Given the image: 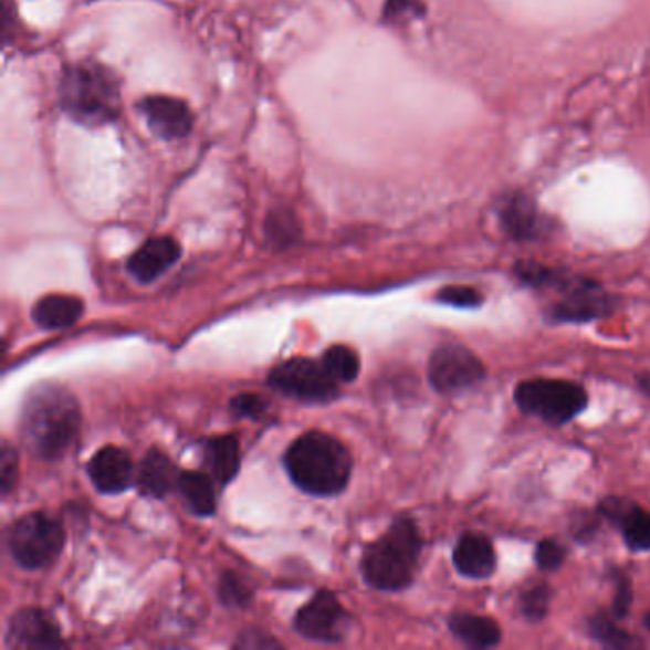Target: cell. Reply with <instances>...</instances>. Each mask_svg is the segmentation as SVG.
Wrapping results in <instances>:
<instances>
[{"label": "cell", "mask_w": 650, "mask_h": 650, "mask_svg": "<svg viewBox=\"0 0 650 650\" xmlns=\"http://www.w3.org/2000/svg\"><path fill=\"white\" fill-rule=\"evenodd\" d=\"M449 628L452 636L473 649H491L502 641L499 623L489 616L452 615Z\"/></svg>", "instance_id": "cell-20"}, {"label": "cell", "mask_w": 650, "mask_h": 650, "mask_svg": "<svg viewBox=\"0 0 650 650\" xmlns=\"http://www.w3.org/2000/svg\"><path fill=\"white\" fill-rule=\"evenodd\" d=\"M321 363L326 368V373L331 374L338 384L354 381L359 376V355L355 354L352 347L333 346L326 349Z\"/></svg>", "instance_id": "cell-24"}, {"label": "cell", "mask_w": 650, "mask_h": 650, "mask_svg": "<svg viewBox=\"0 0 650 650\" xmlns=\"http://www.w3.org/2000/svg\"><path fill=\"white\" fill-rule=\"evenodd\" d=\"M237 649H279L281 643L263 631H244L235 641Z\"/></svg>", "instance_id": "cell-33"}, {"label": "cell", "mask_w": 650, "mask_h": 650, "mask_svg": "<svg viewBox=\"0 0 650 650\" xmlns=\"http://www.w3.org/2000/svg\"><path fill=\"white\" fill-rule=\"evenodd\" d=\"M502 223L505 231L520 241L538 239L546 231L544 220L526 201L507 202V207L502 210Z\"/></svg>", "instance_id": "cell-22"}, {"label": "cell", "mask_w": 650, "mask_h": 650, "mask_svg": "<svg viewBox=\"0 0 650 650\" xmlns=\"http://www.w3.org/2000/svg\"><path fill=\"white\" fill-rule=\"evenodd\" d=\"M637 384H639L641 391H643V394L647 395V397L650 399V374H643V376H639Z\"/></svg>", "instance_id": "cell-34"}, {"label": "cell", "mask_w": 650, "mask_h": 650, "mask_svg": "<svg viewBox=\"0 0 650 650\" xmlns=\"http://www.w3.org/2000/svg\"><path fill=\"white\" fill-rule=\"evenodd\" d=\"M231 410L242 418H258L265 410V401L260 395H237L235 399L231 401Z\"/></svg>", "instance_id": "cell-32"}, {"label": "cell", "mask_w": 650, "mask_h": 650, "mask_svg": "<svg viewBox=\"0 0 650 650\" xmlns=\"http://www.w3.org/2000/svg\"><path fill=\"white\" fill-rule=\"evenodd\" d=\"M241 447L235 436H220L208 439L205 444V468L218 484H228L239 473Z\"/></svg>", "instance_id": "cell-19"}, {"label": "cell", "mask_w": 650, "mask_h": 650, "mask_svg": "<svg viewBox=\"0 0 650 650\" xmlns=\"http://www.w3.org/2000/svg\"><path fill=\"white\" fill-rule=\"evenodd\" d=\"M265 229H268V237H270L271 241L275 242V244H281V247H289L300 235L296 218L286 210H275L270 216Z\"/></svg>", "instance_id": "cell-26"}, {"label": "cell", "mask_w": 650, "mask_h": 650, "mask_svg": "<svg viewBox=\"0 0 650 650\" xmlns=\"http://www.w3.org/2000/svg\"><path fill=\"white\" fill-rule=\"evenodd\" d=\"M136 107L146 117L147 125L157 138L174 141L187 138L193 130V113L189 105L178 97L147 96L139 99Z\"/></svg>", "instance_id": "cell-10"}, {"label": "cell", "mask_w": 650, "mask_h": 650, "mask_svg": "<svg viewBox=\"0 0 650 650\" xmlns=\"http://www.w3.org/2000/svg\"><path fill=\"white\" fill-rule=\"evenodd\" d=\"M84 304L81 297L67 294H49L33 305V321L44 331H63L75 325L83 317Z\"/></svg>", "instance_id": "cell-18"}, {"label": "cell", "mask_w": 650, "mask_h": 650, "mask_svg": "<svg viewBox=\"0 0 650 650\" xmlns=\"http://www.w3.org/2000/svg\"><path fill=\"white\" fill-rule=\"evenodd\" d=\"M60 105L78 125L102 126L120 113L117 75L97 62L73 63L60 81Z\"/></svg>", "instance_id": "cell-3"}, {"label": "cell", "mask_w": 650, "mask_h": 650, "mask_svg": "<svg viewBox=\"0 0 650 650\" xmlns=\"http://www.w3.org/2000/svg\"><path fill=\"white\" fill-rule=\"evenodd\" d=\"M214 483V479L205 471H184L181 473L178 492H180L189 512L199 515V517H208L216 512L218 502H216Z\"/></svg>", "instance_id": "cell-21"}, {"label": "cell", "mask_w": 650, "mask_h": 650, "mask_svg": "<svg viewBox=\"0 0 650 650\" xmlns=\"http://www.w3.org/2000/svg\"><path fill=\"white\" fill-rule=\"evenodd\" d=\"M644 626L650 630V612L649 615L644 616Z\"/></svg>", "instance_id": "cell-35"}, {"label": "cell", "mask_w": 650, "mask_h": 650, "mask_svg": "<svg viewBox=\"0 0 650 650\" xmlns=\"http://www.w3.org/2000/svg\"><path fill=\"white\" fill-rule=\"evenodd\" d=\"M552 588L547 584H538L534 588H528L521 594L520 610L521 615L525 616L526 620L531 622H539L544 620L549 610V602H552Z\"/></svg>", "instance_id": "cell-25"}, {"label": "cell", "mask_w": 650, "mask_h": 650, "mask_svg": "<svg viewBox=\"0 0 650 650\" xmlns=\"http://www.w3.org/2000/svg\"><path fill=\"white\" fill-rule=\"evenodd\" d=\"M486 368L478 355L464 346L437 347L428 365L429 384L443 395L462 394L484 380Z\"/></svg>", "instance_id": "cell-8"}, {"label": "cell", "mask_w": 650, "mask_h": 650, "mask_svg": "<svg viewBox=\"0 0 650 650\" xmlns=\"http://www.w3.org/2000/svg\"><path fill=\"white\" fill-rule=\"evenodd\" d=\"M565 557H567L565 546L557 539L552 538L542 539L536 546V552H534L536 565L544 573H554V570L560 568V565L565 563Z\"/></svg>", "instance_id": "cell-28"}, {"label": "cell", "mask_w": 650, "mask_h": 650, "mask_svg": "<svg viewBox=\"0 0 650 650\" xmlns=\"http://www.w3.org/2000/svg\"><path fill=\"white\" fill-rule=\"evenodd\" d=\"M589 633L595 641L609 647V649H636V647H643V643L631 636L628 631L622 630L615 620H610L609 616L597 615L589 618Z\"/></svg>", "instance_id": "cell-23"}, {"label": "cell", "mask_w": 650, "mask_h": 650, "mask_svg": "<svg viewBox=\"0 0 650 650\" xmlns=\"http://www.w3.org/2000/svg\"><path fill=\"white\" fill-rule=\"evenodd\" d=\"M615 584L616 591L615 602H612V612H615V618L620 620V618H623V616L630 612V605L631 599H633V594H631L630 580H628L626 576L620 575V573H616Z\"/></svg>", "instance_id": "cell-31"}, {"label": "cell", "mask_w": 650, "mask_h": 650, "mask_svg": "<svg viewBox=\"0 0 650 650\" xmlns=\"http://www.w3.org/2000/svg\"><path fill=\"white\" fill-rule=\"evenodd\" d=\"M18 481V452L14 447L4 441L0 452V484H2V496H8Z\"/></svg>", "instance_id": "cell-30"}, {"label": "cell", "mask_w": 650, "mask_h": 650, "mask_svg": "<svg viewBox=\"0 0 650 650\" xmlns=\"http://www.w3.org/2000/svg\"><path fill=\"white\" fill-rule=\"evenodd\" d=\"M423 539L415 521L399 517L388 533L365 549L360 568L368 586L380 591H401L410 586L422 554Z\"/></svg>", "instance_id": "cell-4"}, {"label": "cell", "mask_w": 650, "mask_h": 650, "mask_svg": "<svg viewBox=\"0 0 650 650\" xmlns=\"http://www.w3.org/2000/svg\"><path fill=\"white\" fill-rule=\"evenodd\" d=\"M437 302L441 304L452 305V307H462V310H471L483 304V294L471 289V286H460V284H452V286H444L437 292Z\"/></svg>", "instance_id": "cell-27"}, {"label": "cell", "mask_w": 650, "mask_h": 650, "mask_svg": "<svg viewBox=\"0 0 650 650\" xmlns=\"http://www.w3.org/2000/svg\"><path fill=\"white\" fill-rule=\"evenodd\" d=\"M515 402L525 415L549 426H563L586 409L588 394L575 381L536 378L521 381L515 388Z\"/></svg>", "instance_id": "cell-6"}, {"label": "cell", "mask_w": 650, "mask_h": 650, "mask_svg": "<svg viewBox=\"0 0 650 650\" xmlns=\"http://www.w3.org/2000/svg\"><path fill=\"white\" fill-rule=\"evenodd\" d=\"M271 388L304 402H328L338 395V381L326 373L323 363L313 359H289L270 373Z\"/></svg>", "instance_id": "cell-7"}, {"label": "cell", "mask_w": 650, "mask_h": 650, "mask_svg": "<svg viewBox=\"0 0 650 650\" xmlns=\"http://www.w3.org/2000/svg\"><path fill=\"white\" fill-rule=\"evenodd\" d=\"M616 297L589 281L578 291L563 294V300L552 305L546 317L552 323H591L615 312Z\"/></svg>", "instance_id": "cell-12"}, {"label": "cell", "mask_w": 650, "mask_h": 650, "mask_svg": "<svg viewBox=\"0 0 650 650\" xmlns=\"http://www.w3.org/2000/svg\"><path fill=\"white\" fill-rule=\"evenodd\" d=\"M602 517L620 526L626 544L633 552L650 549V512L628 502V500L610 499L599 507Z\"/></svg>", "instance_id": "cell-15"}, {"label": "cell", "mask_w": 650, "mask_h": 650, "mask_svg": "<svg viewBox=\"0 0 650 650\" xmlns=\"http://www.w3.org/2000/svg\"><path fill=\"white\" fill-rule=\"evenodd\" d=\"M181 256L180 242L172 237H155L144 242L126 263L132 277L147 284L167 273Z\"/></svg>", "instance_id": "cell-13"}, {"label": "cell", "mask_w": 650, "mask_h": 650, "mask_svg": "<svg viewBox=\"0 0 650 650\" xmlns=\"http://www.w3.org/2000/svg\"><path fill=\"white\" fill-rule=\"evenodd\" d=\"M284 465L297 489L313 496H334L349 483L354 460L336 437L307 431L289 447Z\"/></svg>", "instance_id": "cell-2"}, {"label": "cell", "mask_w": 650, "mask_h": 650, "mask_svg": "<svg viewBox=\"0 0 650 650\" xmlns=\"http://www.w3.org/2000/svg\"><path fill=\"white\" fill-rule=\"evenodd\" d=\"M88 475L97 491L104 494H118L130 489L136 478L132 458L125 449L104 447L96 452L88 464Z\"/></svg>", "instance_id": "cell-14"}, {"label": "cell", "mask_w": 650, "mask_h": 650, "mask_svg": "<svg viewBox=\"0 0 650 650\" xmlns=\"http://www.w3.org/2000/svg\"><path fill=\"white\" fill-rule=\"evenodd\" d=\"M65 528L49 513L23 515L8 531V549L25 570H41L62 554Z\"/></svg>", "instance_id": "cell-5"}, {"label": "cell", "mask_w": 650, "mask_h": 650, "mask_svg": "<svg viewBox=\"0 0 650 650\" xmlns=\"http://www.w3.org/2000/svg\"><path fill=\"white\" fill-rule=\"evenodd\" d=\"M180 475V471L176 470L172 460L165 452L151 449L139 464L136 483L141 494L160 500L170 492L178 491Z\"/></svg>", "instance_id": "cell-17"}, {"label": "cell", "mask_w": 650, "mask_h": 650, "mask_svg": "<svg viewBox=\"0 0 650 650\" xmlns=\"http://www.w3.org/2000/svg\"><path fill=\"white\" fill-rule=\"evenodd\" d=\"M452 560L460 575L473 580H484L491 578L496 568V552L484 534L465 533L458 539Z\"/></svg>", "instance_id": "cell-16"}, {"label": "cell", "mask_w": 650, "mask_h": 650, "mask_svg": "<svg viewBox=\"0 0 650 650\" xmlns=\"http://www.w3.org/2000/svg\"><path fill=\"white\" fill-rule=\"evenodd\" d=\"M12 649H62V631L54 618L41 609H21L10 618L7 633Z\"/></svg>", "instance_id": "cell-11"}, {"label": "cell", "mask_w": 650, "mask_h": 650, "mask_svg": "<svg viewBox=\"0 0 650 650\" xmlns=\"http://www.w3.org/2000/svg\"><path fill=\"white\" fill-rule=\"evenodd\" d=\"M352 616L342 607L336 595L331 591H318L312 601L300 609L294 620L300 636L321 643L342 641L349 630Z\"/></svg>", "instance_id": "cell-9"}, {"label": "cell", "mask_w": 650, "mask_h": 650, "mask_svg": "<svg viewBox=\"0 0 650 650\" xmlns=\"http://www.w3.org/2000/svg\"><path fill=\"white\" fill-rule=\"evenodd\" d=\"M81 428V410L75 397L54 384L29 391L21 409V441L29 452L56 460L70 449Z\"/></svg>", "instance_id": "cell-1"}, {"label": "cell", "mask_w": 650, "mask_h": 650, "mask_svg": "<svg viewBox=\"0 0 650 650\" xmlns=\"http://www.w3.org/2000/svg\"><path fill=\"white\" fill-rule=\"evenodd\" d=\"M220 599L228 607H247L252 599V591L235 573H226L220 580Z\"/></svg>", "instance_id": "cell-29"}]
</instances>
